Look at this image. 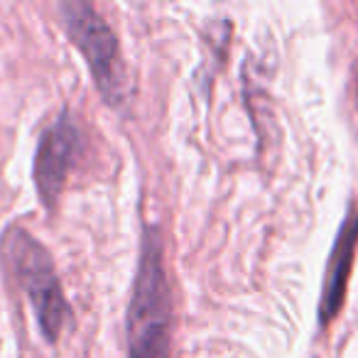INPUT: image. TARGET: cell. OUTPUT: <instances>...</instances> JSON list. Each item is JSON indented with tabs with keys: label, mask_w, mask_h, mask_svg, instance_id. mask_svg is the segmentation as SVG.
I'll list each match as a JSON object with an SVG mask.
<instances>
[{
	"label": "cell",
	"mask_w": 358,
	"mask_h": 358,
	"mask_svg": "<svg viewBox=\"0 0 358 358\" xmlns=\"http://www.w3.org/2000/svg\"><path fill=\"white\" fill-rule=\"evenodd\" d=\"M172 297L162 260V241L148 229L140 248L138 275L128 307V358H169Z\"/></svg>",
	"instance_id": "cell-1"
},
{
	"label": "cell",
	"mask_w": 358,
	"mask_h": 358,
	"mask_svg": "<svg viewBox=\"0 0 358 358\" xmlns=\"http://www.w3.org/2000/svg\"><path fill=\"white\" fill-rule=\"evenodd\" d=\"M0 250H3V258H6L13 278L25 289L45 338L57 341L69 324L71 309L64 297V289L57 280L50 253L25 229H15V226L6 231Z\"/></svg>",
	"instance_id": "cell-2"
},
{
	"label": "cell",
	"mask_w": 358,
	"mask_h": 358,
	"mask_svg": "<svg viewBox=\"0 0 358 358\" xmlns=\"http://www.w3.org/2000/svg\"><path fill=\"white\" fill-rule=\"evenodd\" d=\"M81 150V130L69 113L59 115L50 128L42 133L35 157V182L40 189V199L45 204H55L66 174L74 167Z\"/></svg>",
	"instance_id": "cell-4"
},
{
	"label": "cell",
	"mask_w": 358,
	"mask_h": 358,
	"mask_svg": "<svg viewBox=\"0 0 358 358\" xmlns=\"http://www.w3.org/2000/svg\"><path fill=\"white\" fill-rule=\"evenodd\" d=\"M59 10L62 22H64L71 42L86 57V64H89L106 103L120 108L128 99V74H125L113 30L86 3H64Z\"/></svg>",
	"instance_id": "cell-3"
},
{
	"label": "cell",
	"mask_w": 358,
	"mask_h": 358,
	"mask_svg": "<svg viewBox=\"0 0 358 358\" xmlns=\"http://www.w3.org/2000/svg\"><path fill=\"white\" fill-rule=\"evenodd\" d=\"M356 241H358V214H348V219L343 221L341 231H338L336 245H334L331 260H329V268H327L324 294H322V304H319V322H322V327L329 319L336 317L338 307H341V302H343V292H346L348 273H351Z\"/></svg>",
	"instance_id": "cell-5"
}]
</instances>
